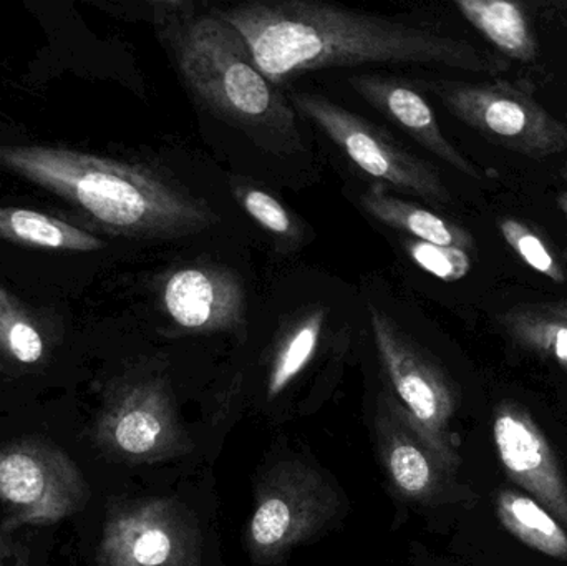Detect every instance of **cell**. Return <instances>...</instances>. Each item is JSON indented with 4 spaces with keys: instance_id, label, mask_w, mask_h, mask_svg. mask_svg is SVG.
<instances>
[{
    "instance_id": "484cf974",
    "label": "cell",
    "mask_w": 567,
    "mask_h": 566,
    "mask_svg": "<svg viewBox=\"0 0 567 566\" xmlns=\"http://www.w3.org/2000/svg\"><path fill=\"white\" fill-rule=\"evenodd\" d=\"M0 371H2V364H0Z\"/></svg>"
},
{
    "instance_id": "4fadbf2b",
    "label": "cell",
    "mask_w": 567,
    "mask_h": 566,
    "mask_svg": "<svg viewBox=\"0 0 567 566\" xmlns=\"http://www.w3.org/2000/svg\"><path fill=\"white\" fill-rule=\"evenodd\" d=\"M162 298L172 321L186 331H239L245 326V286L223 266L176 269L166 278Z\"/></svg>"
},
{
    "instance_id": "7402d4cb",
    "label": "cell",
    "mask_w": 567,
    "mask_h": 566,
    "mask_svg": "<svg viewBox=\"0 0 567 566\" xmlns=\"http://www.w3.org/2000/svg\"><path fill=\"white\" fill-rule=\"evenodd\" d=\"M499 231L503 238L508 243L509 248L535 271L542 272L553 282L563 285L566 281V272L558 259L549 251L546 243L529 228L525 223L518 219L505 218L499 222Z\"/></svg>"
},
{
    "instance_id": "9a60e30c",
    "label": "cell",
    "mask_w": 567,
    "mask_h": 566,
    "mask_svg": "<svg viewBox=\"0 0 567 566\" xmlns=\"http://www.w3.org/2000/svg\"><path fill=\"white\" fill-rule=\"evenodd\" d=\"M363 209L372 218L389 228L406 233L412 239L432 243L439 246H452V248L473 251L476 248L475 238L468 229L456 223L449 222L422 206L403 202L396 196L390 195L385 186L375 183L360 196Z\"/></svg>"
},
{
    "instance_id": "ffe728a7",
    "label": "cell",
    "mask_w": 567,
    "mask_h": 566,
    "mask_svg": "<svg viewBox=\"0 0 567 566\" xmlns=\"http://www.w3.org/2000/svg\"><path fill=\"white\" fill-rule=\"evenodd\" d=\"M326 311L316 309L297 322L276 349L268 374V398L282 394L310 364L322 338Z\"/></svg>"
},
{
    "instance_id": "5b68a950",
    "label": "cell",
    "mask_w": 567,
    "mask_h": 566,
    "mask_svg": "<svg viewBox=\"0 0 567 566\" xmlns=\"http://www.w3.org/2000/svg\"><path fill=\"white\" fill-rule=\"evenodd\" d=\"M90 501L82 469L59 445L19 439L0 447L3 531L47 527L80 514Z\"/></svg>"
},
{
    "instance_id": "30bf717a",
    "label": "cell",
    "mask_w": 567,
    "mask_h": 566,
    "mask_svg": "<svg viewBox=\"0 0 567 566\" xmlns=\"http://www.w3.org/2000/svg\"><path fill=\"white\" fill-rule=\"evenodd\" d=\"M369 316L380 362L389 375L393 394L443 457L458 467L460 455L452 441V422L458 408V395L452 379L382 309L370 305Z\"/></svg>"
},
{
    "instance_id": "d6986e66",
    "label": "cell",
    "mask_w": 567,
    "mask_h": 566,
    "mask_svg": "<svg viewBox=\"0 0 567 566\" xmlns=\"http://www.w3.org/2000/svg\"><path fill=\"white\" fill-rule=\"evenodd\" d=\"M0 238L59 251L90 253L103 248V243L90 233L23 208H0Z\"/></svg>"
},
{
    "instance_id": "d4e9b609",
    "label": "cell",
    "mask_w": 567,
    "mask_h": 566,
    "mask_svg": "<svg viewBox=\"0 0 567 566\" xmlns=\"http://www.w3.org/2000/svg\"><path fill=\"white\" fill-rule=\"evenodd\" d=\"M563 176H565L566 189L561 193V195H559V206H561L563 212H565L567 215V166L565 172H563Z\"/></svg>"
},
{
    "instance_id": "44dd1931",
    "label": "cell",
    "mask_w": 567,
    "mask_h": 566,
    "mask_svg": "<svg viewBox=\"0 0 567 566\" xmlns=\"http://www.w3.org/2000/svg\"><path fill=\"white\" fill-rule=\"evenodd\" d=\"M0 354L20 364H37L45 356V339L35 319L0 288Z\"/></svg>"
},
{
    "instance_id": "2e32d148",
    "label": "cell",
    "mask_w": 567,
    "mask_h": 566,
    "mask_svg": "<svg viewBox=\"0 0 567 566\" xmlns=\"http://www.w3.org/2000/svg\"><path fill=\"white\" fill-rule=\"evenodd\" d=\"M463 17L499 52L519 62L538 56V40L522 6L506 0H458Z\"/></svg>"
},
{
    "instance_id": "3957f363",
    "label": "cell",
    "mask_w": 567,
    "mask_h": 566,
    "mask_svg": "<svg viewBox=\"0 0 567 566\" xmlns=\"http://www.w3.org/2000/svg\"><path fill=\"white\" fill-rule=\"evenodd\" d=\"M156 25L193 99L276 155L302 152L296 109L258 69L238 30L192 3H158Z\"/></svg>"
},
{
    "instance_id": "8992f818",
    "label": "cell",
    "mask_w": 567,
    "mask_h": 566,
    "mask_svg": "<svg viewBox=\"0 0 567 566\" xmlns=\"http://www.w3.org/2000/svg\"><path fill=\"white\" fill-rule=\"evenodd\" d=\"M96 447L113 461L156 464L193 451L168 382L136 378L116 382L92 429Z\"/></svg>"
},
{
    "instance_id": "52a82bcc",
    "label": "cell",
    "mask_w": 567,
    "mask_h": 566,
    "mask_svg": "<svg viewBox=\"0 0 567 566\" xmlns=\"http://www.w3.org/2000/svg\"><path fill=\"white\" fill-rule=\"evenodd\" d=\"M450 113L489 142L533 159L567 150L565 123L536 102L529 90L512 82L466 83L436 80L425 83Z\"/></svg>"
},
{
    "instance_id": "cb8c5ba5",
    "label": "cell",
    "mask_w": 567,
    "mask_h": 566,
    "mask_svg": "<svg viewBox=\"0 0 567 566\" xmlns=\"http://www.w3.org/2000/svg\"><path fill=\"white\" fill-rule=\"evenodd\" d=\"M239 205L261 228L279 238L293 239L297 236L296 223L286 208L269 193L259 188H239L236 192Z\"/></svg>"
},
{
    "instance_id": "ba28073f",
    "label": "cell",
    "mask_w": 567,
    "mask_h": 566,
    "mask_svg": "<svg viewBox=\"0 0 567 566\" xmlns=\"http://www.w3.org/2000/svg\"><path fill=\"white\" fill-rule=\"evenodd\" d=\"M195 514L169 497L113 501L106 507L96 566H202Z\"/></svg>"
},
{
    "instance_id": "e0dca14e",
    "label": "cell",
    "mask_w": 567,
    "mask_h": 566,
    "mask_svg": "<svg viewBox=\"0 0 567 566\" xmlns=\"http://www.w3.org/2000/svg\"><path fill=\"white\" fill-rule=\"evenodd\" d=\"M496 514L503 527L526 547L567 562V531L542 504L509 488L496 495Z\"/></svg>"
},
{
    "instance_id": "5bb4252c",
    "label": "cell",
    "mask_w": 567,
    "mask_h": 566,
    "mask_svg": "<svg viewBox=\"0 0 567 566\" xmlns=\"http://www.w3.org/2000/svg\"><path fill=\"white\" fill-rule=\"evenodd\" d=\"M349 85L373 109L379 110L386 119L405 130L423 148L429 150L463 175L475 179L482 178V172L443 135L432 106L412 86L392 76L375 75V73L349 76Z\"/></svg>"
},
{
    "instance_id": "277c9868",
    "label": "cell",
    "mask_w": 567,
    "mask_h": 566,
    "mask_svg": "<svg viewBox=\"0 0 567 566\" xmlns=\"http://www.w3.org/2000/svg\"><path fill=\"white\" fill-rule=\"evenodd\" d=\"M339 511V495L319 471L299 461L278 462L256 488L246 548L255 565L278 564L320 534Z\"/></svg>"
},
{
    "instance_id": "7a4b0ae2",
    "label": "cell",
    "mask_w": 567,
    "mask_h": 566,
    "mask_svg": "<svg viewBox=\"0 0 567 566\" xmlns=\"http://www.w3.org/2000/svg\"><path fill=\"white\" fill-rule=\"evenodd\" d=\"M0 163L116 235L179 239L219 222L205 199L146 166L53 146H0Z\"/></svg>"
},
{
    "instance_id": "7c38bea8",
    "label": "cell",
    "mask_w": 567,
    "mask_h": 566,
    "mask_svg": "<svg viewBox=\"0 0 567 566\" xmlns=\"http://www.w3.org/2000/svg\"><path fill=\"white\" fill-rule=\"evenodd\" d=\"M493 441L508 477L567 531V482L533 415L518 402H499L493 414Z\"/></svg>"
},
{
    "instance_id": "9c48e42d",
    "label": "cell",
    "mask_w": 567,
    "mask_h": 566,
    "mask_svg": "<svg viewBox=\"0 0 567 566\" xmlns=\"http://www.w3.org/2000/svg\"><path fill=\"white\" fill-rule=\"evenodd\" d=\"M290 100L297 112L319 126L353 165L379 179L380 185L386 183L433 205L452 202L435 166L403 148L389 133L363 116L317 93L297 92Z\"/></svg>"
},
{
    "instance_id": "603a6c76",
    "label": "cell",
    "mask_w": 567,
    "mask_h": 566,
    "mask_svg": "<svg viewBox=\"0 0 567 566\" xmlns=\"http://www.w3.org/2000/svg\"><path fill=\"white\" fill-rule=\"evenodd\" d=\"M403 246L415 265L442 281H460L472 269V259L465 249L432 245L412 238L405 239Z\"/></svg>"
},
{
    "instance_id": "ac0fdd59",
    "label": "cell",
    "mask_w": 567,
    "mask_h": 566,
    "mask_svg": "<svg viewBox=\"0 0 567 566\" xmlns=\"http://www.w3.org/2000/svg\"><path fill=\"white\" fill-rule=\"evenodd\" d=\"M499 321L523 348L567 366V301L515 306Z\"/></svg>"
},
{
    "instance_id": "8fae6325",
    "label": "cell",
    "mask_w": 567,
    "mask_h": 566,
    "mask_svg": "<svg viewBox=\"0 0 567 566\" xmlns=\"http://www.w3.org/2000/svg\"><path fill=\"white\" fill-rule=\"evenodd\" d=\"M373 425L377 451L393 492L413 504L442 501L458 467L443 457L393 392L380 394Z\"/></svg>"
},
{
    "instance_id": "6da1fadb",
    "label": "cell",
    "mask_w": 567,
    "mask_h": 566,
    "mask_svg": "<svg viewBox=\"0 0 567 566\" xmlns=\"http://www.w3.org/2000/svg\"><path fill=\"white\" fill-rule=\"evenodd\" d=\"M248 43L269 82L367 63H423L473 73L508 69L466 40L317 0H258L216 10Z\"/></svg>"
}]
</instances>
